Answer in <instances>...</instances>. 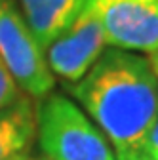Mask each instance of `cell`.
<instances>
[{"mask_svg":"<svg viewBox=\"0 0 158 160\" xmlns=\"http://www.w3.org/2000/svg\"><path fill=\"white\" fill-rule=\"evenodd\" d=\"M116 160H154V158H151L145 151H130L116 154Z\"/></svg>","mask_w":158,"mask_h":160,"instance_id":"obj_10","label":"cell"},{"mask_svg":"<svg viewBox=\"0 0 158 160\" xmlns=\"http://www.w3.org/2000/svg\"><path fill=\"white\" fill-rule=\"evenodd\" d=\"M29 160H48V158H44V156H29Z\"/></svg>","mask_w":158,"mask_h":160,"instance_id":"obj_12","label":"cell"},{"mask_svg":"<svg viewBox=\"0 0 158 160\" xmlns=\"http://www.w3.org/2000/svg\"><path fill=\"white\" fill-rule=\"evenodd\" d=\"M25 93L19 90V86L15 84V80L12 78V74L8 72V69L2 61V57H0V109L15 103Z\"/></svg>","mask_w":158,"mask_h":160,"instance_id":"obj_8","label":"cell"},{"mask_svg":"<svg viewBox=\"0 0 158 160\" xmlns=\"http://www.w3.org/2000/svg\"><path fill=\"white\" fill-rule=\"evenodd\" d=\"M105 46L107 40L103 27L91 8L86 6L76 21L46 48V59L53 74L69 84H74L101 57Z\"/></svg>","mask_w":158,"mask_h":160,"instance_id":"obj_5","label":"cell"},{"mask_svg":"<svg viewBox=\"0 0 158 160\" xmlns=\"http://www.w3.org/2000/svg\"><path fill=\"white\" fill-rule=\"evenodd\" d=\"M143 151H145L151 158L158 160V118H156V122L152 124V128H151V132H149V135H147V139H145Z\"/></svg>","mask_w":158,"mask_h":160,"instance_id":"obj_9","label":"cell"},{"mask_svg":"<svg viewBox=\"0 0 158 160\" xmlns=\"http://www.w3.org/2000/svg\"><path fill=\"white\" fill-rule=\"evenodd\" d=\"M69 92L111 139L116 154L143 151L158 118V78L147 57L107 50Z\"/></svg>","mask_w":158,"mask_h":160,"instance_id":"obj_1","label":"cell"},{"mask_svg":"<svg viewBox=\"0 0 158 160\" xmlns=\"http://www.w3.org/2000/svg\"><path fill=\"white\" fill-rule=\"evenodd\" d=\"M107 44L126 52L158 50V0H90Z\"/></svg>","mask_w":158,"mask_h":160,"instance_id":"obj_4","label":"cell"},{"mask_svg":"<svg viewBox=\"0 0 158 160\" xmlns=\"http://www.w3.org/2000/svg\"><path fill=\"white\" fill-rule=\"evenodd\" d=\"M21 13L36 42L46 50L84 12L90 0H19Z\"/></svg>","mask_w":158,"mask_h":160,"instance_id":"obj_6","label":"cell"},{"mask_svg":"<svg viewBox=\"0 0 158 160\" xmlns=\"http://www.w3.org/2000/svg\"><path fill=\"white\" fill-rule=\"evenodd\" d=\"M0 57L25 95L44 99L52 93L53 72L13 0H0Z\"/></svg>","mask_w":158,"mask_h":160,"instance_id":"obj_3","label":"cell"},{"mask_svg":"<svg viewBox=\"0 0 158 160\" xmlns=\"http://www.w3.org/2000/svg\"><path fill=\"white\" fill-rule=\"evenodd\" d=\"M36 137V109L29 95L0 109V160H29Z\"/></svg>","mask_w":158,"mask_h":160,"instance_id":"obj_7","label":"cell"},{"mask_svg":"<svg viewBox=\"0 0 158 160\" xmlns=\"http://www.w3.org/2000/svg\"><path fill=\"white\" fill-rule=\"evenodd\" d=\"M36 135L48 160H116L105 133L61 93L38 105Z\"/></svg>","mask_w":158,"mask_h":160,"instance_id":"obj_2","label":"cell"},{"mask_svg":"<svg viewBox=\"0 0 158 160\" xmlns=\"http://www.w3.org/2000/svg\"><path fill=\"white\" fill-rule=\"evenodd\" d=\"M151 61V67H152V71H154V74H156V78H158V50L152 53V57L149 59Z\"/></svg>","mask_w":158,"mask_h":160,"instance_id":"obj_11","label":"cell"}]
</instances>
